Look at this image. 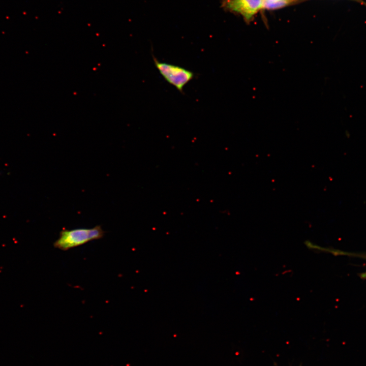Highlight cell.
Listing matches in <instances>:
<instances>
[{
	"label": "cell",
	"instance_id": "6da1fadb",
	"mask_svg": "<svg viewBox=\"0 0 366 366\" xmlns=\"http://www.w3.org/2000/svg\"><path fill=\"white\" fill-rule=\"evenodd\" d=\"M105 231L100 225L92 228L64 229L59 233V237L53 243L55 248L67 251L83 245L89 241L103 237Z\"/></svg>",
	"mask_w": 366,
	"mask_h": 366
},
{
	"label": "cell",
	"instance_id": "7a4b0ae2",
	"mask_svg": "<svg viewBox=\"0 0 366 366\" xmlns=\"http://www.w3.org/2000/svg\"><path fill=\"white\" fill-rule=\"evenodd\" d=\"M153 59L157 69L164 79L181 93L184 87L194 77L193 72L184 68L161 62L154 56Z\"/></svg>",
	"mask_w": 366,
	"mask_h": 366
},
{
	"label": "cell",
	"instance_id": "3957f363",
	"mask_svg": "<svg viewBox=\"0 0 366 366\" xmlns=\"http://www.w3.org/2000/svg\"><path fill=\"white\" fill-rule=\"evenodd\" d=\"M224 4L226 8L240 14L249 21L263 8V0H226Z\"/></svg>",
	"mask_w": 366,
	"mask_h": 366
},
{
	"label": "cell",
	"instance_id": "277c9868",
	"mask_svg": "<svg viewBox=\"0 0 366 366\" xmlns=\"http://www.w3.org/2000/svg\"><path fill=\"white\" fill-rule=\"evenodd\" d=\"M290 2L288 1H280L277 2H271L263 0V8L268 9H274L282 8Z\"/></svg>",
	"mask_w": 366,
	"mask_h": 366
},
{
	"label": "cell",
	"instance_id": "5b68a950",
	"mask_svg": "<svg viewBox=\"0 0 366 366\" xmlns=\"http://www.w3.org/2000/svg\"><path fill=\"white\" fill-rule=\"evenodd\" d=\"M264 1H271V2H277V1H292V0H264Z\"/></svg>",
	"mask_w": 366,
	"mask_h": 366
},
{
	"label": "cell",
	"instance_id": "8992f818",
	"mask_svg": "<svg viewBox=\"0 0 366 366\" xmlns=\"http://www.w3.org/2000/svg\"><path fill=\"white\" fill-rule=\"evenodd\" d=\"M362 277H364V278H366V272L363 273V274H362Z\"/></svg>",
	"mask_w": 366,
	"mask_h": 366
}]
</instances>
